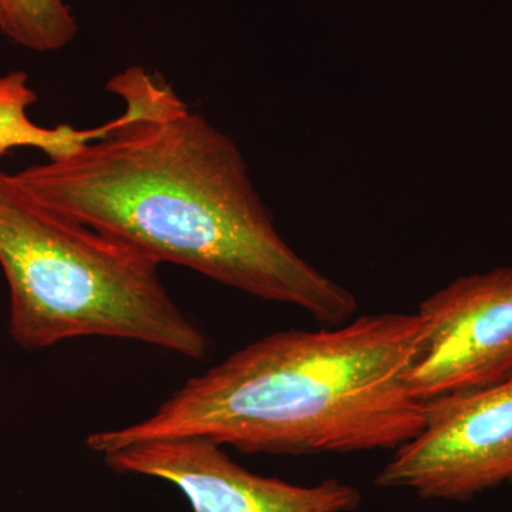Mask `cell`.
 Segmentation results:
<instances>
[{
  "mask_svg": "<svg viewBox=\"0 0 512 512\" xmlns=\"http://www.w3.org/2000/svg\"><path fill=\"white\" fill-rule=\"evenodd\" d=\"M375 484L440 501L512 484V375L427 403L423 429L397 448Z\"/></svg>",
  "mask_w": 512,
  "mask_h": 512,
  "instance_id": "obj_4",
  "label": "cell"
},
{
  "mask_svg": "<svg viewBox=\"0 0 512 512\" xmlns=\"http://www.w3.org/2000/svg\"><path fill=\"white\" fill-rule=\"evenodd\" d=\"M198 437L147 441L103 454L120 474L158 478L187 497L192 512H353L362 494L336 478L305 487L262 477Z\"/></svg>",
  "mask_w": 512,
  "mask_h": 512,
  "instance_id": "obj_6",
  "label": "cell"
},
{
  "mask_svg": "<svg viewBox=\"0 0 512 512\" xmlns=\"http://www.w3.org/2000/svg\"><path fill=\"white\" fill-rule=\"evenodd\" d=\"M79 32L66 0H0V33L37 53L62 50Z\"/></svg>",
  "mask_w": 512,
  "mask_h": 512,
  "instance_id": "obj_8",
  "label": "cell"
},
{
  "mask_svg": "<svg viewBox=\"0 0 512 512\" xmlns=\"http://www.w3.org/2000/svg\"><path fill=\"white\" fill-rule=\"evenodd\" d=\"M0 268L9 335L25 349L133 340L201 359L210 340L171 298L156 259L33 197L0 170Z\"/></svg>",
  "mask_w": 512,
  "mask_h": 512,
  "instance_id": "obj_3",
  "label": "cell"
},
{
  "mask_svg": "<svg viewBox=\"0 0 512 512\" xmlns=\"http://www.w3.org/2000/svg\"><path fill=\"white\" fill-rule=\"evenodd\" d=\"M421 336L404 375L427 404L512 375V266L460 276L421 302Z\"/></svg>",
  "mask_w": 512,
  "mask_h": 512,
  "instance_id": "obj_5",
  "label": "cell"
},
{
  "mask_svg": "<svg viewBox=\"0 0 512 512\" xmlns=\"http://www.w3.org/2000/svg\"><path fill=\"white\" fill-rule=\"evenodd\" d=\"M107 92L124 107L104 136L16 173L33 197L160 265L295 306L326 328L353 319L356 296L282 238L228 134L146 67L111 77Z\"/></svg>",
  "mask_w": 512,
  "mask_h": 512,
  "instance_id": "obj_1",
  "label": "cell"
},
{
  "mask_svg": "<svg viewBox=\"0 0 512 512\" xmlns=\"http://www.w3.org/2000/svg\"><path fill=\"white\" fill-rule=\"evenodd\" d=\"M37 101L25 72L0 76V156L15 148H36L47 160L69 156L89 141L104 136L109 123L94 128H74L70 124L43 127L29 117V109Z\"/></svg>",
  "mask_w": 512,
  "mask_h": 512,
  "instance_id": "obj_7",
  "label": "cell"
},
{
  "mask_svg": "<svg viewBox=\"0 0 512 512\" xmlns=\"http://www.w3.org/2000/svg\"><path fill=\"white\" fill-rule=\"evenodd\" d=\"M417 315L382 313L336 328L281 330L191 377L147 419L86 439L93 453L198 437L241 453L320 456L397 450L426 423L404 375Z\"/></svg>",
  "mask_w": 512,
  "mask_h": 512,
  "instance_id": "obj_2",
  "label": "cell"
}]
</instances>
